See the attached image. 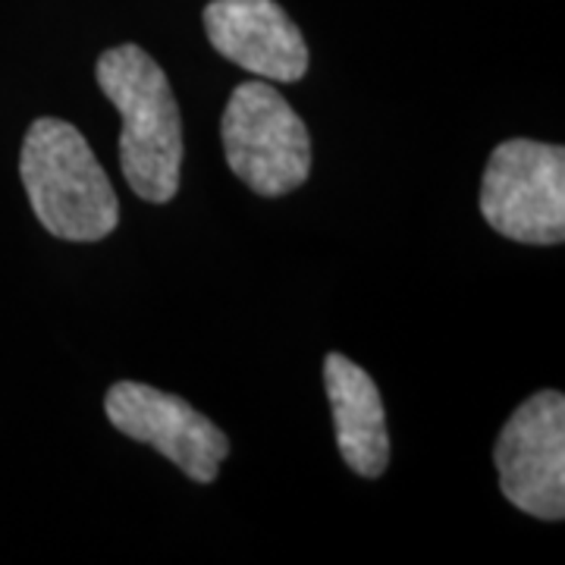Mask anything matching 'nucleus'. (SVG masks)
Returning a JSON list of instances; mask_svg holds the SVG:
<instances>
[{
  "instance_id": "obj_1",
  "label": "nucleus",
  "mask_w": 565,
  "mask_h": 565,
  "mask_svg": "<svg viewBox=\"0 0 565 565\" xmlns=\"http://www.w3.org/2000/svg\"><path fill=\"white\" fill-rule=\"evenodd\" d=\"M98 88L120 110V170L141 202L167 204L180 192L182 117L170 79L139 44L98 57Z\"/></svg>"
},
{
  "instance_id": "obj_2",
  "label": "nucleus",
  "mask_w": 565,
  "mask_h": 565,
  "mask_svg": "<svg viewBox=\"0 0 565 565\" xmlns=\"http://www.w3.org/2000/svg\"><path fill=\"white\" fill-rule=\"evenodd\" d=\"M20 177L41 226L66 243H102L120 223V199L88 139L73 122L41 117L29 126Z\"/></svg>"
},
{
  "instance_id": "obj_3",
  "label": "nucleus",
  "mask_w": 565,
  "mask_h": 565,
  "mask_svg": "<svg viewBox=\"0 0 565 565\" xmlns=\"http://www.w3.org/2000/svg\"><path fill=\"white\" fill-rule=\"evenodd\" d=\"M223 158L262 199H282L311 173V136L302 117L267 79L233 88L221 120Z\"/></svg>"
},
{
  "instance_id": "obj_4",
  "label": "nucleus",
  "mask_w": 565,
  "mask_h": 565,
  "mask_svg": "<svg viewBox=\"0 0 565 565\" xmlns=\"http://www.w3.org/2000/svg\"><path fill=\"white\" fill-rule=\"evenodd\" d=\"M484 221L512 243L565 239V148L509 139L493 148L481 182Z\"/></svg>"
},
{
  "instance_id": "obj_5",
  "label": "nucleus",
  "mask_w": 565,
  "mask_h": 565,
  "mask_svg": "<svg viewBox=\"0 0 565 565\" xmlns=\"http://www.w3.org/2000/svg\"><path fill=\"white\" fill-rule=\"evenodd\" d=\"M493 465L509 503L541 522L565 515V396L534 393L503 424Z\"/></svg>"
},
{
  "instance_id": "obj_6",
  "label": "nucleus",
  "mask_w": 565,
  "mask_h": 565,
  "mask_svg": "<svg viewBox=\"0 0 565 565\" xmlns=\"http://www.w3.org/2000/svg\"><path fill=\"white\" fill-rule=\"evenodd\" d=\"M104 412L120 434L154 446L195 484H214L223 459L230 456V437L217 424L158 386L120 381L107 390Z\"/></svg>"
},
{
  "instance_id": "obj_7",
  "label": "nucleus",
  "mask_w": 565,
  "mask_h": 565,
  "mask_svg": "<svg viewBox=\"0 0 565 565\" xmlns=\"http://www.w3.org/2000/svg\"><path fill=\"white\" fill-rule=\"evenodd\" d=\"M204 32L214 51L267 82H299L308 73L302 29L277 0H211Z\"/></svg>"
},
{
  "instance_id": "obj_8",
  "label": "nucleus",
  "mask_w": 565,
  "mask_h": 565,
  "mask_svg": "<svg viewBox=\"0 0 565 565\" xmlns=\"http://www.w3.org/2000/svg\"><path fill=\"white\" fill-rule=\"evenodd\" d=\"M323 390L333 412L337 446L359 478H381L390 465V434L374 377L343 352H327Z\"/></svg>"
}]
</instances>
